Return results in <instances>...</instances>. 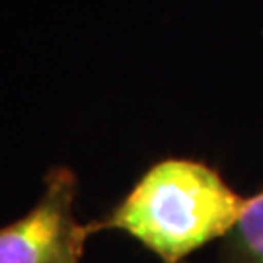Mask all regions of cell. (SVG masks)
Listing matches in <instances>:
<instances>
[{
	"mask_svg": "<svg viewBox=\"0 0 263 263\" xmlns=\"http://www.w3.org/2000/svg\"><path fill=\"white\" fill-rule=\"evenodd\" d=\"M246 203L207 164L168 158L154 164L96 228L129 234L162 263H183L195 250L224 238Z\"/></svg>",
	"mask_w": 263,
	"mask_h": 263,
	"instance_id": "6da1fadb",
	"label": "cell"
},
{
	"mask_svg": "<svg viewBox=\"0 0 263 263\" xmlns=\"http://www.w3.org/2000/svg\"><path fill=\"white\" fill-rule=\"evenodd\" d=\"M76 191L72 170H49L37 203L0 228V263H82L86 240L98 228L76 218Z\"/></svg>",
	"mask_w": 263,
	"mask_h": 263,
	"instance_id": "7a4b0ae2",
	"label": "cell"
},
{
	"mask_svg": "<svg viewBox=\"0 0 263 263\" xmlns=\"http://www.w3.org/2000/svg\"><path fill=\"white\" fill-rule=\"evenodd\" d=\"M222 263H263V189L248 197L240 220L222 238Z\"/></svg>",
	"mask_w": 263,
	"mask_h": 263,
	"instance_id": "3957f363",
	"label": "cell"
}]
</instances>
